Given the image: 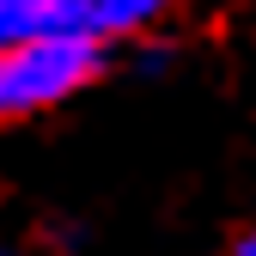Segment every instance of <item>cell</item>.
Segmentation results:
<instances>
[{
    "label": "cell",
    "instance_id": "1",
    "mask_svg": "<svg viewBox=\"0 0 256 256\" xmlns=\"http://www.w3.org/2000/svg\"><path fill=\"white\" fill-rule=\"evenodd\" d=\"M98 37L80 24H61V30H30V37L0 43V122L12 116H37L61 98H74L80 86L98 80Z\"/></svg>",
    "mask_w": 256,
    "mask_h": 256
},
{
    "label": "cell",
    "instance_id": "2",
    "mask_svg": "<svg viewBox=\"0 0 256 256\" xmlns=\"http://www.w3.org/2000/svg\"><path fill=\"white\" fill-rule=\"evenodd\" d=\"M165 6L171 0H74V24L104 43V37H134V30H146Z\"/></svg>",
    "mask_w": 256,
    "mask_h": 256
},
{
    "label": "cell",
    "instance_id": "3",
    "mask_svg": "<svg viewBox=\"0 0 256 256\" xmlns=\"http://www.w3.org/2000/svg\"><path fill=\"white\" fill-rule=\"evenodd\" d=\"M74 24V0H0V43Z\"/></svg>",
    "mask_w": 256,
    "mask_h": 256
},
{
    "label": "cell",
    "instance_id": "4",
    "mask_svg": "<svg viewBox=\"0 0 256 256\" xmlns=\"http://www.w3.org/2000/svg\"><path fill=\"white\" fill-rule=\"evenodd\" d=\"M238 250H244V256H256V232H244V238H238Z\"/></svg>",
    "mask_w": 256,
    "mask_h": 256
}]
</instances>
